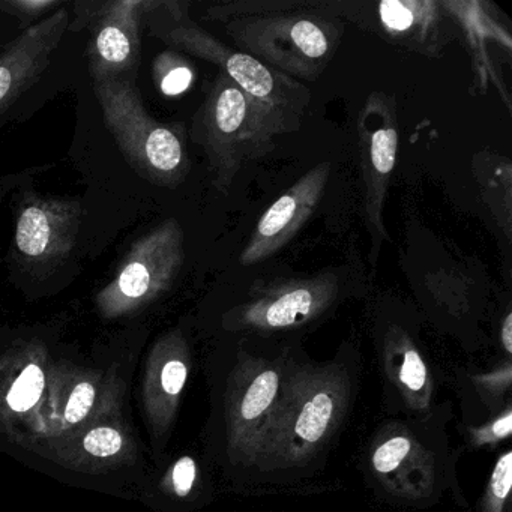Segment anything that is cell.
Instances as JSON below:
<instances>
[{
	"label": "cell",
	"mask_w": 512,
	"mask_h": 512,
	"mask_svg": "<svg viewBox=\"0 0 512 512\" xmlns=\"http://www.w3.org/2000/svg\"><path fill=\"white\" fill-rule=\"evenodd\" d=\"M383 403L392 416L425 421L445 404L436 401L437 383L415 335L392 323L379 338Z\"/></svg>",
	"instance_id": "7"
},
{
	"label": "cell",
	"mask_w": 512,
	"mask_h": 512,
	"mask_svg": "<svg viewBox=\"0 0 512 512\" xmlns=\"http://www.w3.org/2000/svg\"><path fill=\"white\" fill-rule=\"evenodd\" d=\"M122 439L121 433L115 428L100 427L94 428L86 434L83 445L86 451L94 457H110L121 451Z\"/></svg>",
	"instance_id": "19"
},
{
	"label": "cell",
	"mask_w": 512,
	"mask_h": 512,
	"mask_svg": "<svg viewBox=\"0 0 512 512\" xmlns=\"http://www.w3.org/2000/svg\"><path fill=\"white\" fill-rule=\"evenodd\" d=\"M230 35L265 65L280 73L316 79L334 55L338 34L314 17H251L233 22Z\"/></svg>",
	"instance_id": "6"
},
{
	"label": "cell",
	"mask_w": 512,
	"mask_h": 512,
	"mask_svg": "<svg viewBox=\"0 0 512 512\" xmlns=\"http://www.w3.org/2000/svg\"><path fill=\"white\" fill-rule=\"evenodd\" d=\"M146 157L155 169L173 172L182 163V146L175 133L166 128H157L149 134L146 142Z\"/></svg>",
	"instance_id": "16"
},
{
	"label": "cell",
	"mask_w": 512,
	"mask_h": 512,
	"mask_svg": "<svg viewBox=\"0 0 512 512\" xmlns=\"http://www.w3.org/2000/svg\"><path fill=\"white\" fill-rule=\"evenodd\" d=\"M448 404L425 421L392 416L380 425L362 452L361 470L374 496L385 502L425 509L452 491L463 500L457 460L446 424Z\"/></svg>",
	"instance_id": "3"
},
{
	"label": "cell",
	"mask_w": 512,
	"mask_h": 512,
	"mask_svg": "<svg viewBox=\"0 0 512 512\" xmlns=\"http://www.w3.org/2000/svg\"><path fill=\"white\" fill-rule=\"evenodd\" d=\"M379 19L386 34L412 49H436L439 46L440 16L434 2L419 0H383Z\"/></svg>",
	"instance_id": "12"
},
{
	"label": "cell",
	"mask_w": 512,
	"mask_h": 512,
	"mask_svg": "<svg viewBox=\"0 0 512 512\" xmlns=\"http://www.w3.org/2000/svg\"><path fill=\"white\" fill-rule=\"evenodd\" d=\"M199 461L193 455H182L173 464L170 470V487L178 499L187 500L199 488L200 481Z\"/></svg>",
	"instance_id": "18"
},
{
	"label": "cell",
	"mask_w": 512,
	"mask_h": 512,
	"mask_svg": "<svg viewBox=\"0 0 512 512\" xmlns=\"http://www.w3.org/2000/svg\"><path fill=\"white\" fill-rule=\"evenodd\" d=\"M29 7H46L49 2H28Z\"/></svg>",
	"instance_id": "27"
},
{
	"label": "cell",
	"mask_w": 512,
	"mask_h": 512,
	"mask_svg": "<svg viewBox=\"0 0 512 512\" xmlns=\"http://www.w3.org/2000/svg\"><path fill=\"white\" fill-rule=\"evenodd\" d=\"M199 55L217 64L233 85L238 86L257 106L280 116L298 128L302 113L310 103V91L286 74L272 70L254 56L236 52L209 35H190Z\"/></svg>",
	"instance_id": "9"
},
{
	"label": "cell",
	"mask_w": 512,
	"mask_h": 512,
	"mask_svg": "<svg viewBox=\"0 0 512 512\" xmlns=\"http://www.w3.org/2000/svg\"><path fill=\"white\" fill-rule=\"evenodd\" d=\"M338 295L340 286L332 274L254 287L244 301L223 314L221 329L230 340L293 347L287 335L320 322L335 307Z\"/></svg>",
	"instance_id": "4"
},
{
	"label": "cell",
	"mask_w": 512,
	"mask_h": 512,
	"mask_svg": "<svg viewBox=\"0 0 512 512\" xmlns=\"http://www.w3.org/2000/svg\"><path fill=\"white\" fill-rule=\"evenodd\" d=\"M206 146L226 190L248 161L269 154L275 137L296 130L280 116L257 106L226 76H221L206 106Z\"/></svg>",
	"instance_id": "5"
},
{
	"label": "cell",
	"mask_w": 512,
	"mask_h": 512,
	"mask_svg": "<svg viewBox=\"0 0 512 512\" xmlns=\"http://www.w3.org/2000/svg\"><path fill=\"white\" fill-rule=\"evenodd\" d=\"M362 173L365 182V217L377 256L388 239L383 224V208L397 160V110L391 97L371 94L359 119Z\"/></svg>",
	"instance_id": "8"
},
{
	"label": "cell",
	"mask_w": 512,
	"mask_h": 512,
	"mask_svg": "<svg viewBox=\"0 0 512 512\" xmlns=\"http://www.w3.org/2000/svg\"><path fill=\"white\" fill-rule=\"evenodd\" d=\"M500 346L505 358H512V314L508 313L500 326Z\"/></svg>",
	"instance_id": "25"
},
{
	"label": "cell",
	"mask_w": 512,
	"mask_h": 512,
	"mask_svg": "<svg viewBox=\"0 0 512 512\" xmlns=\"http://www.w3.org/2000/svg\"><path fill=\"white\" fill-rule=\"evenodd\" d=\"M512 436V404L479 425L464 427V439L473 451L494 449Z\"/></svg>",
	"instance_id": "14"
},
{
	"label": "cell",
	"mask_w": 512,
	"mask_h": 512,
	"mask_svg": "<svg viewBox=\"0 0 512 512\" xmlns=\"http://www.w3.org/2000/svg\"><path fill=\"white\" fill-rule=\"evenodd\" d=\"M359 356L317 362L299 347L283 400L263 436L250 487L296 488L322 472L358 392Z\"/></svg>",
	"instance_id": "1"
},
{
	"label": "cell",
	"mask_w": 512,
	"mask_h": 512,
	"mask_svg": "<svg viewBox=\"0 0 512 512\" xmlns=\"http://www.w3.org/2000/svg\"><path fill=\"white\" fill-rule=\"evenodd\" d=\"M191 82H193V73H191L190 68H173V70L164 77L163 82H161V91L173 97V95H179L187 91V89L190 88Z\"/></svg>",
	"instance_id": "24"
},
{
	"label": "cell",
	"mask_w": 512,
	"mask_h": 512,
	"mask_svg": "<svg viewBox=\"0 0 512 512\" xmlns=\"http://www.w3.org/2000/svg\"><path fill=\"white\" fill-rule=\"evenodd\" d=\"M464 427L479 425L512 404V359L505 358L487 373H458Z\"/></svg>",
	"instance_id": "11"
},
{
	"label": "cell",
	"mask_w": 512,
	"mask_h": 512,
	"mask_svg": "<svg viewBox=\"0 0 512 512\" xmlns=\"http://www.w3.org/2000/svg\"><path fill=\"white\" fill-rule=\"evenodd\" d=\"M151 283V275L143 263H131L119 278V289L128 298H142Z\"/></svg>",
	"instance_id": "22"
},
{
	"label": "cell",
	"mask_w": 512,
	"mask_h": 512,
	"mask_svg": "<svg viewBox=\"0 0 512 512\" xmlns=\"http://www.w3.org/2000/svg\"><path fill=\"white\" fill-rule=\"evenodd\" d=\"M298 349L230 340L212 371L211 452L233 487L250 488L260 443L283 400Z\"/></svg>",
	"instance_id": "2"
},
{
	"label": "cell",
	"mask_w": 512,
	"mask_h": 512,
	"mask_svg": "<svg viewBox=\"0 0 512 512\" xmlns=\"http://www.w3.org/2000/svg\"><path fill=\"white\" fill-rule=\"evenodd\" d=\"M331 163L317 164L305 173L260 217L250 241L241 254L244 266L256 265L286 247L310 220L325 193Z\"/></svg>",
	"instance_id": "10"
},
{
	"label": "cell",
	"mask_w": 512,
	"mask_h": 512,
	"mask_svg": "<svg viewBox=\"0 0 512 512\" xmlns=\"http://www.w3.org/2000/svg\"><path fill=\"white\" fill-rule=\"evenodd\" d=\"M512 449L500 452L479 500L478 512H512Z\"/></svg>",
	"instance_id": "13"
},
{
	"label": "cell",
	"mask_w": 512,
	"mask_h": 512,
	"mask_svg": "<svg viewBox=\"0 0 512 512\" xmlns=\"http://www.w3.org/2000/svg\"><path fill=\"white\" fill-rule=\"evenodd\" d=\"M97 46L100 55L113 64H121L130 56L131 52L128 38L119 29L112 28V26L101 31V34L98 35Z\"/></svg>",
	"instance_id": "20"
},
{
	"label": "cell",
	"mask_w": 512,
	"mask_h": 512,
	"mask_svg": "<svg viewBox=\"0 0 512 512\" xmlns=\"http://www.w3.org/2000/svg\"><path fill=\"white\" fill-rule=\"evenodd\" d=\"M95 400V388L89 382H82L71 392L70 400L65 407V419L70 424H77L86 418Z\"/></svg>",
	"instance_id": "23"
},
{
	"label": "cell",
	"mask_w": 512,
	"mask_h": 512,
	"mask_svg": "<svg viewBox=\"0 0 512 512\" xmlns=\"http://www.w3.org/2000/svg\"><path fill=\"white\" fill-rule=\"evenodd\" d=\"M11 82H13V76L7 68L0 67V100L7 94L10 89Z\"/></svg>",
	"instance_id": "26"
},
{
	"label": "cell",
	"mask_w": 512,
	"mask_h": 512,
	"mask_svg": "<svg viewBox=\"0 0 512 512\" xmlns=\"http://www.w3.org/2000/svg\"><path fill=\"white\" fill-rule=\"evenodd\" d=\"M188 379V365L184 358L176 356L163 365L160 374V385L164 394L176 398L184 391Z\"/></svg>",
	"instance_id": "21"
},
{
	"label": "cell",
	"mask_w": 512,
	"mask_h": 512,
	"mask_svg": "<svg viewBox=\"0 0 512 512\" xmlns=\"http://www.w3.org/2000/svg\"><path fill=\"white\" fill-rule=\"evenodd\" d=\"M43 389V371L38 365H28L8 392V406L16 412H28L40 400Z\"/></svg>",
	"instance_id": "17"
},
{
	"label": "cell",
	"mask_w": 512,
	"mask_h": 512,
	"mask_svg": "<svg viewBox=\"0 0 512 512\" xmlns=\"http://www.w3.org/2000/svg\"><path fill=\"white\" fill-rule=\"evenodd\" d=\"M50 241V224L40 208H28L17 226V245L26 256L37 257L46 251Z\"/></svg>",
	"instance_id": "15"
}]
</instances>
